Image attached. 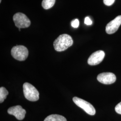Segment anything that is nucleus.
<instances>
[{
	"label": "nucleus",
	"mask_w": 121,
	"mask_h": 121,
	"mask_svg": "<svg viewBox=\"0 0 121 121\" xmlns=\"http://www.w3.org/2000/svg\"><path fill=\"white\" fill-rule=\"evenodd\" d=\"M73 40L72 37L67 34H62L59 35L53 42L55 50L58 52L65 51L72 45Z\"/></svg>",
	"instance_id": "1"
},
{
	"label": "nucleus",
	"mask_w": 121,
	"mask_h": 121,
	"mask_svg": "<svg viewBox=\"0 0 121 121\" xmlns=\"http://www.w3.org/2000/svg\"><path fill=\"white\" fill-rule=\"evenodd\" d=\"M23 94L26 99L31 101H36L39 99V92L35 86L28 82L23 85Z\"/></svg>",
	"instance_id": "2"
},
{
	"label": "nucleus",
	"mask_w": 121,
	"mask_h": 121,
	"mask_svg": "<svg viewBox=\"0 0 121 121\" xmlns=\"http://www.w3.org/2000/svg\"><path fill=\"white\" fill-rule=\"evenodd\" d=\"M11 53L14 59L20 61L25 60L28 56V49L22 45L14 46L11 49Z\"/></svg>",
	"instance_id": "3"
},
{
	"label": "nucleus",
	"mask_w": 121,
	"mask_h": 121,
	"mask_svg": "<svg viewBox=\"0 0 121 121\" xmlns=\"http://www.w3.org/2000/svg\"><path fill=\"white\" fill-rule=\"evenodd\" d=\"M73 102L79 107L90 115H94L95 113V109L94 106L84 99H82L77 97H74L73 98Z\"/></svg>",
	"instance_id": "4"
},
{
	"label": "nucleus",
	"mask_w": 121,
	"mask_h": 121,
	"mask_svg": "<svg viewBox=\"0 0 121 121\" xmlns=\"http://www.w3.org/2000/svg\"><path fill=\"white\" fill-rule=\"evenodd\" d=\"M13 20L15 23V25L18 28H26L30 26V19L23 13H15L13 16Z\"/></svg>",
	"instance_id": "5"
},
{
	"label": "nucleus",
	"mask_w": 121,
	"mask_h": 121,
	"mask_svg": "<svg viewBox=\"0 0 121 121\" xmlns=\"http://www.w3.org/2000/svg\"><path fill=\"white\" fill-rule=\"evenodd\" d=\"M97 79L99 82L103 84H110L116 81V77L112 73L104 72L98 74Z\"/></svg>",
	"instance_id": "6"
},
{
	"label": "nucleus",
	"mask_w": 121,
	"mask_h": 121,
	"mask_svg": "<svg viewBox=\"0 0 121 121\" xmlns=\"http://www.w3.org/2000/svg\"><path fill=\"white\" fill-rule=\"evenodd\" d=\"M105 53L102 50H98L93 52L88 59L87 63L91 65H95L99 64L103 60Z\"/></svg>",
	"instance_id": "7"
},
{
	"label": "nucleus",
	"mask_w": 121,
	"mask_h": 121,
	"mask_svg": "<svg viewBox=\"0 0 121 121\" xmlns=\"http://www.w3.org/2000/svg\"><path fill=\"white\" fill-rule=\"evenodd\" d=\"M121 25V15L115 17L110 21L106 26L105 30L107 34H112L114 33Z\"/></svg>",
	"instance_id": "8"
},
{
	"label": "nucleus",
	"mask_w": 121,
	"mask_h": 121,
	"mask_svg": "<svg viewBox=\"0 0 121 121\" xmlns=\"http://www.w3.org/2000/svg\"><path fill=\"white\" fill-rule=\"evenodd\" d=\"M8 113L15 116L19 120L23 119L25 116L26 110L20 105H16L11 107L8 109Z\"/></svg>",
	"instance_id": "9"
},
{
	"label": "nucleus",
	"mask_w": 121,
	"mask_h": 121,
	"mask_svg": "<svg viewBox=\"0 0 121 121\" xmlns=\"http://www.w3.org/2000/svg\"><path fill=\"white\" fill-rule=\"evenodd\" d=\"M44 121H67L63 116L58 114H52L46 117Z\"/></svg>",
	"instance_id": "10"
},
{
	"label": "nucleus",
	"mask_w": 121,
	"mask_h": 121,
	"mask_svg": "<svg viewBox=\"0 0 121 121\" xmlns=\"http://www.w3.org/2000/svg\"><path fill=\"white\" fill-rule=\"evenodd\" d=\"M56 0H43L42 2V5L45 9H50L53 7L55 4Z\"/></svg>",
	"instance_id": "11"
},
{
	"label": "nucleus",
	"mask_w": 121,
	"mask_h": 121,
	"mask_svg": "<svg viewBox=\"0 0 121 121\" xmlns=\"http://www.w3.org/2000/svg\"><path fill=\"white\" fill-rule=\"evenodd\" d=\"M9 92L5 88L2 86L0 88V103H2L4 99L6 98L7 95H8Z\"/></svg>",
	"instance_id": "12"
},
{
	"label": "nucleus",
	"mask_w": 121,
	"mask_h": 121,
	"mask_svg": "<svg viewBox=\"0 0 121 121\" xmlns=\"http://www.w3.org/2000/svg\"><path fill=\"white\" fill-rule=\"evenodd\" d=\"M71 24L72 26L74 28H78L79 24V22L78 19H75L71 22Z\"/></svg>",
	"instance_id": "13"
},
{
	"label": "nucleus",
	"mask_w": 121,
	"mask_h": 121,
	"mask_svg": "<svg viewBox=\"0 0 121 121\" xmlns=\"http://www.w3.org/2000/svg\"><path fill=\"white\" fill-rule=\"evenodd\" d=\"M115 111L118 114H121V102L117 104L115 108Z\"/></svg>",
	"instance_id": "14"
},
{
	"label": "nucleus",
	"mask_w": 121,
	"mask_h": 121,
	"mask_svg": "<svg viewBox=\"0 0 121 121\" xmlns=\"http://www.w3.org/2000/svg\"><path fill=\"white\" fill-rule=\"evenodd\" d=\"M103 1L104 4L105 5L107 6H110L114 3L115 0H103Z\"/></svg>",
	"instance_id": "15"
},
{
	"label": "nucleus",
	"mask_w": 121,
	"mask_h": 121,
	"mask_svg": "<svg viewBox=\"0 0 121 121\" xmlns=\"http://www.w3.org/2000/svg\"><path fill=\"white\" fill-rule=\"evenodd\" d=\"M84 23L86 25H91L92 24V22L90 17H86L84 19Z\"/></svg>",
	"instance_id": "16"
},
{
	"label": "nucleus",
	"mask_w": 121,
	"mask_h": 121,
	"mask_svg": "<svg viewBox=\"0 0 121 121\" xmlns=\"http://www.w3.org/2000/svg\"><path fill=\"white\" fill-rule=\"evenodd\" d=\"M18 30H19V31H20V30H21V28H18Z\"/></svg>",
	"instance_id": "17"
},
{
	"label": "nucleus",
	"mask_w": 121,
	"mask_h": 121,
	"mask_svg": "<svg viewBox=\"0 0 121 121\" xmlns=\"http://www.w3.org/2000/svg\"><path fill=\"white\" fill-rule=\"evenodd\" d=\"M1 0H0V2L1 3Z\"/></svg>",
	"instance_id": "18"
}]
</instances>
